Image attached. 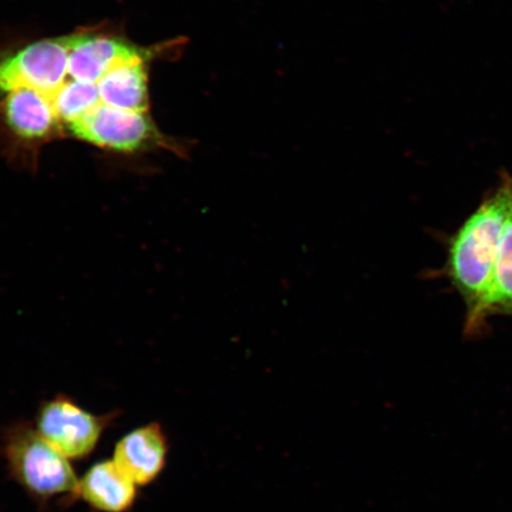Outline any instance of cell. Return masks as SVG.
<instances>
[{"label":"cell","mask_w":512,"mask_h":512,"mask_svg":"<svg viewBox=\"0 0 512 512\" xmlns=\"http://www.w3.org/2000/svg\"><path fill=\"white\" fill-rule=\"evenodd\" d=\"M188 42L139 46L102 24L0 50V151L31 172L66 138L124 155L174 151L151 115L150 67Z\"/></svg>","instance_id":"cell-1"},{"label":"cell","mask_w":512,"mask_h":512,"mask_svg":"<svg viewBox=\"0 0 512 512\" xmlns=\"http://www.w3.org/2000/svg\"><path fill=\"white\" fill-rule=\"evenodd\" d=\"M511 211L512 178L505 176L447 242L445 274L465 304L467 332L492 315L495 265Z\"/></svg>","instance_id":"cell-2"},{"label":"cell","mask_w":512,"mask_h":512,"mask_svg":"<svg viewBox=\"0 0 512 512\" xmlns=\"http://www.w3.org/2000/svg\"><path fill=\"white\" fill-rule=\"evenodd\" d=\"M3 453L11 478L38 503L79 497L80 480L69 459L36 428L22 422L12 425L4 435Z\"/></svg>","instance_id":"cell-3"},{"label":"cell","mask_w":512,"mask_h":512,"mask_svg":"<svg viewBox=\"0 0 512 512\" xmlns=\"http://www.w3.org/2000/svg\"><path fill=\"white\" fill-rule=\"evenodd\" d=\"M113 415H95L68 396L44 402L38 411L36 430L69 460L85 459L98 446Z\"/></svg>","instance_id":"cell-4"},{"label":"cell","mask_w":512,"mask_h":512,"mask_svg":"<svg viewBox=\"0 0 512 512\" xmlns=\"http://www.w3.org/2000/svg\"><path fill=\"white\" fill-rule=\"evenodd\" d=\"M169 443L163 427L151 422L121 438L114 450V463L137 486L155 482L164 470Z\"/></svg>","instance_id":"cell-5"},{"label":"cell","mask_w":512,"mask_h":512,"mask_svg":"<svg viewBox=\"0 0 512 512\" xmlns=\"http://www.w3.org/2000/svg\"><path fill=\"white\" fill-rule=\"evenodd\" d=\"M79 497L101 512H126L136 503L137 485L114 460H105L80 479Z\"/></svg>","instance_id":"cell-6"},{"label":"cell","mask_w":512,"mask_h":512,"mask_svg":"<svg viewBox=\"0 0 512 512\" xmlns=\"http://www.w3.org/2000/svg\"><path fill=\"white\" fill-rule=\"evenodd\" d=\"M512 315V211L503 230L492 283L491 313Z\"/></svg>","instance_id":"cell-7"}]
</instances>
